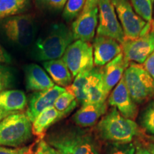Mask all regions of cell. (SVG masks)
<instances>
[{"label": "cell", "mask_w": 154, "mask_h": 154, "mask_svg": "<svg viewBox=\"0 0 154 154\" xmlns=\"http://www.w3.org/2000/svg\"><path fill=\"white\" fill-rule=\"evenodd\" d=\"M46 141L59 154H100L99 143L92 133L79 126L53 131Z\"/></svg>", "instance_id": "6da1fadb"}, {"label": "cell", "mask_w": 154, "mask_h": 154, "mask_svg": "<svg viewBox=\"0 0 154 154\" xmlns=\"http://www.w3.org/2000/svg\"><path fill=\"white\" fill-rule=\"evenodd\" d=\"M96 130L99 138L111 143H131L140 134L139 126L135 121L125 118L114 107L102 117Z\"/></svg>", "instance_id": "7a4b0ae2"}, {"label": "cell", "mask_w": 154, "mask_h": 154, "mask_svg": "<svg viewBox=\"0 0 154 154\" xmlns=\"http://www.w3.org/2000/svg\"><path fill=\"white\" fill-rule=\"evenodd\" d=\"M74 40L72 29L62 23L54 24L35 42L33 55L39 61L61 59Z\"/></svg>", "instance_id": "3957f363"}, {"label": "cell", "mask_w": 154, "mask_h": 154, "mask_svg": "<svg viewBox=\"0 0 154 154\" xmlns=\"http://www.w3.org/2000/svg\"><path fill=\"white\" fill-rule=\"evenodd\" d=\"M32 136V123L26 113L17 112L0 122V146L19 147Z\"/></svg>", "instance_id": "277c9868"}, {"label": "cell", "mask_w": 154, "mask_h": 154, "mask_svg": "<svg viewBox=\"0 0 154 154\" xmlns=\"http://www.w3.org/2000/svg\"><path fill=\"white\" fill-rule=\"evenodd\" d=\"M123 79L131 96L137 104H142L153 99L154 79L143 65L130 62Z\"/></svg>", "instance_id": "5b68a950"}, {"label": "cell", "mask_w": 154, "mask_h": 154, "mask_svg": "<svg viewBox=\"0 0 154 154\" xmlns=\"http://www.w3.org/2000/svg\"><path fill=\"white\" fill-rule=\"evenodd\" d=\"M2 28L7 37L21 47L30 46L36 34V23L29 15L9 17L3 23Z\"/></svg>", "instance_id": "8992f818"}, {"label": "cell", "mask_w": 154, "mask_h": 154, "mask_svg": "<svg viewBox=\"0 0 154 154\" xmlns=\"http://www.w3.org/2000/svg\"><path fill=\"white\" fill-rule=\"evenodd\" d=\"M62 59L75 78L81 72L94 68L93 47L90 42L76 40L67 48Z\"/></svg>", "instance_id": "52a82bcc"}, {"label": "cell", "mask_w": 154, "mask_h": 154, "mask_svg": "<svg viewBox=\"0 0 154 154\" xmlns=\"http://www.w3.org/2000/svg\"><path fill=\"white\" fill-rule=\"evenodd\" d=\"M99 22L96 35L112 38L120 44L124 42V31L119 22L111 0H100L99 5Z\"/></svg>", "instance_id": "ba28073f"}, {"label": "cell", "mask_w": 154, "mask_h": 154, "mask_svg": "<svg viewBox=\"0 0 154 154\" xmlns=\"http://www.w3.org/2000/svg\"><path fill=\"white\" fill-rule=\"evenodd\" d=\"M125 38H136L140 36L147 22L135 12L128 0H111Z\"/></svg>", "instance_id": "9c48e42d"}, {"label": "cell", "mask_w": 154, "mask_h": 154, "mask_svg": "<svg viewBox=\"0 0 154 154\" xmlns=\"http://www.w3.org/2000/svg\"><path fill=\"white\" fill-rule=\"evenodd\" d=\"M121 44L127 60L143 64L154 51V26L148 33L136 38H124Z\"/></svg>", "instance_id": "30bf717a"}, {"label": "cell", "mask_w": 154, "mask_h": 154, "mask_svg": "<svg viewBox=\"0 0 154 154\" xmlns=\"http://www.w3.org/2000/svg\"><path fill=\"white\" fill-rule=\"evenodd\" d=\"M107 103L116 108L125 118L135 121L137 117L138 104L131 96L123 78L109 94Z\"/></svg>", "instance_id": "8fae6325"}, {"label": "cell", "mask_w": 154, "mask_h": 154, "mask_svg": "<svg viewBox=\"0 0 154 154\" xmlns=\"http://www.w3.org/2000/svg\"><path fill=\"white\" fill-rule=\"evenodd\" d=\"M65 91V88L55 85L49 89L37 91L32 94L29 101L26 112V115L32 123L42 111L48 108L53 107L58 97Z\"/></svg>", "instance_id": "7c38bea8"}, {"label": "cell", "mask_w": 154, "mask_h": 154, "mask_svg": "<svg viewBox=\"0 0 154 154\" xmlns=\"http://www.w3.org/2000/svg\"><path fill=\"white\" fill-rule=\"evenodd\" d=\"M98 22V7L81 13L72 25V32L74 39L91 42L95 36Z\"/></svg>", "instance_id": "4fadbf2b"}, {"label": "cell", "mask_w": 154, "mask_h": 154, "mask_svg": "<svg viewBox=\"0 0 154 154\" xmlns=\"http://www.w3.org/2000/svg\"><path fill=\"white\" fill-rule=\"evenodd\" d=\"M94 66H105L117 56L122 53L121 44L112 38L103 36H96L93 44Z\"/></svg>", "instance_id": "5bb4252c"}, {"label": "cell", "mask_w": 154, "mask_h": 154, "mask_svg": "<svg viewBox=\"0 0 154 154\" xmlns=\"http://www.w3.org/2000/svg\"><path fill=\"white\" fill-rule=\"evenodd\" d=\"M129 63L122 52L101 68L103 88L108 96L123 78Z\"/></svg>", "instance_id": "9a60e30c"}, {"label": "cell", "mask_w": 154, "mask_h": 154, "mask_svg": "<svg viewBox=\"0 0 154 154\" xmlns=\"http://www.w3.org/2000/svg\"><path fill=\"white\" fill-rule=\"evenodd\" d=\"M108 111L107 101L97 103H86L74 113L72 120L77 126L87 128L95 125Z\"/></svg>", "instance_id": "2e32d148"}, {"label": "cell", "mask_w": 154, "mask_h": 154, "mask_svg": "<svg viewBox=\"0 0 154 154\" xmlns=\"http://www.w3.org/2000/svg\"><path fill=\"white\" fill-rule=\"evenodd\" d=\"M26 87L29 91H42L54 86L53 82L45 71L36 63H31L25 68Z\"/></svg>", "instance_id": "e0dca14e"}, {"label": "cell", "mask_w": 154, "mask_h": 154, "mask_svg": "<svg viewBox=\"0 0 154 154\" xmlns=\"http://www.w3.org/2000/svg\"><path fill=\"white\" fill-rule=\"evenodd\" d=\"M43 66L57 86L66 88L72 84V74L62 58L45 61L43 63Z\"/></svg>", "instance_id": "ac0fdd59"}, {"label": "cell", "mask_w": 154, "mask_h": 154, "mask_svg": "<svg viewBox=\"0 0 154 154\" xmlns=\"http://www.w3.org/2000/svg\"><path fill=\"white\" fill-rule=\"evenodd\" d=\"M66 116L65 113L58 111L54 107H50L42 111L32 122V134L38 136L39 140L51 125Z\"/></svg>", "instance_id": "d6986e66"}, {"label": "cell", "mask_w": 154, "mask_h": 154, "mask_svg": "<svg viewBox=\"0 0 154 154\" xmlns=\"http://www.w3.org/2000/svg\"><path fill=\"white\" fill-rule=\"evenodd\" d=\"M86 103H97L106 101L109 96L104 91L102 82L101 69L100 67L94 68L90 73L86 86Z\"/></svg>", "instance_id": "ffe728a7"}, {"label": "cell", "mask_w": 154, "mask_h": 154, "mask_svg": "<svg viewBox=\"0 0 154 154\" xmlns=\"http://www.w3.org/2000/svg\"><path fill=\"white\" fill-rule=\"evenodd\" d=\"M27 105L24 92L20 90H7L0 93V107L10 112H19Z\"/></svg>", "instance_id": "44dd1931"}, {"label": "cell", "mask_w": 154, "mask_h": 154, "mask_svg": "<svg viewBox=\"0 0 154 154\" xmlns=\"http://www.w3.org/2000/svg\"><path fill=\"white\" fill-rule=\"evenodd\" d=\"M91 72V70L81 72L75 77L72 84L65 88L74 94L76 97L77 103L82 106L87 103L86 86H87L88 76Z\"/></svg>", "instance_id": "7402d4cb"}, {"label": "cell", "mask_w": 154, "mask_h": 154, "mask_svg": "<svg viewBox=\"0 0 154 154\" xmlns=\"http://www.w3.org/2000/svg\"><path fill=\"white\" fill-rule=\"evenodd\" d=\"M26 4V0H0V20L22 12Z\"/></svg>", "instance_id": "603a6c76"}, {"label": "cell", "mask_w": 154, "mask_h": 154, "mask_svg": "<svg viewBox=\"0 0 154 154\" xmlns=\"http://www.w3.org/2000/svg\"><path fill=\"white\" fill-rule=\"evenodd\" d=\"M78 104L76 97L72 92L66 89L63 93L58 97L54 107L59 112L65 113L66 116L70 113Z\"/></svg>", "instance_id": "cb8c5ba5"}, {"label": "cell", "mask_w": 154, "mask_h": 154, "mask_svg": "<svg viewBox=\"0 0 154 154\" xmlns=\"http://www.w3.org/2000/svg\"><path fill=\"white\" fill-rule=\"evenodd\" d=\"M140 125L146 132L154 135V99L150 100L139 117Z\"/></svg>", "instance_id": "d4e9b609"}, {"label": "cell", "mask_w": 154, "mask_h": 154, "mask_svg": "<svg viewBox=\"0 0 154 154\" xmlns=\"http://www.w3.org/2000/svg\"><path fill=\"white\" fill-rule=\"evenodd\" d=\"M131 6L140 17L146 22H153V2L151 0H131Z\"/></svg>", "instance_id": "484cf974"}, {"label": "cell", "mask_w": 154, "mask_h": 154, "mask_svg": "<svg viewBox=\"0 0 154 154\" xmlns=\"http://www.w3.org/2000/svg\"><path fill=\"white\" fill-rule=\"evenodd\" d=\"M86 0H67L66 5L63 7V18L66 22H70L75 18H77L85 6Z\"/></svg>", "instance_id": "4316f807"}, {"label": "cell", "mask_w": 154, "mask_h": 154, "mask_svg": "<svg viewBox=\"0 0 154 154\" xmlns=\"http://www.w3.org/2000/svg\"><path fill=\"white\" fill-rule=\"evenodd\" d=\"M136 147L132 143H111L108 146L106 154H134Z\"/></svg>", "instance_id": "83f0119b"}, {"label": "cell", "mask_w": 154, "mask_h": 154, "mask_svg": "<svg viewBox=\"0 0 154 154\" xmlns=\"http://www.w3.org/2000/svg\"><path fill=\"white\" fill-rule=\"evenodd\" d=\"M12 79L13 75L10 69L0 65V93L10 86Z\"/></svg>", "instance_id": "f1b7e54d"}, {"label": "cell", "mask_w": 154, "mask_h": 154, "mask_svg": "<svg viewBox=\"0 0 154 154\" xmlns=\"http://www.w3.org/2000/svg\"><path fill=\"white\" fill-rule=\"evenodd\" d=\"M33 154H59L54 148L50 146L46 140H39Z\"/></svg>", "instance_id": "f546056e"}, {"label": "cell", "mask_w": 154, "mask_h": 154, "mask_svg": "<svg viewBox=\"0 0 154 154\" xmlns=\"http://www.w3.org/2000/svg\"><path fill=\"white\" fill-rule=\"evenodd\" d=\"M0 154H33V151L31 146L10 149L0 146Z\"/></svg>", "instance_id": "4dcf8cb0"}, {"label": "cell", "mask_w": 154, "mask_h": 154, "mask_svg": "<svg viewBox=\"0 0 154 154\" xmlns=\"http://www.w3.org/2000/svg\"><path fill=\"white\" fill-rule=\"evenodd\" d=\"M66 2L67 0H39V2L44 7L57 10L64 7Z\"/></svg>", "instance_id": "1f68e13d"}, {"label": "cell", "mask_w": 154, "mask_h": 154, "mask_svg": "<svg viewBox=\"0 0 154 154\" xmlns=\"http://www.w3.org/2000/svg\"><path fill=\"white\" fill-rule=\"evenodd\" d=\"M142 65L154 79V51Z\"/></svg>", "instance_id": "d6a6232c"}, {"label": "cell", "mask_w": 154, "mask_h": 154, "mask_svg": "<svg viewBox=\"0 0 154 154\" xmlns=\"http://www.w3.org/2000/svg\"><path fill=\"white\" fill-rule=\"evenodd\" d=\"M99 2L100 0H86L85 6H84V8L83 9L82 12L91 10V9L96 8V7H98Z\"/></svg>", "instance_id": "836d02e7"}, {"label": "cell", "mask_w": 154, "mask_h": 154, "mask_svg": "<svg viewBox=\"0 0 154 154\" xmlns=\"http://www.w3.org/2000/svg\"><path fill=\"white\" fill-rule=\"evenodd\" d=\"M11 57L0 45V63H10Z\"/></svg>", "instance_id": "e575fe53"}, {"label": "cell", "mask_w": 154, "mask_h": 154, "mask_svg": "<svg viewBox=\"0 0 154 154\" xmlns=\"http://www.w3.org/2000/svg\"><path fill=\"white\" fill-rule=\"evenodd\" d=\"M17 113V112H10V111H6L5 109H3L2 108L0 107V122H1L3 119H5V118H7V116H9V115L12 114V113Z\"/></svg>", "instance_id": "d590c367"}, {"label": "cell", "mask_w": 154, "mask_h": 154, "mask_svg": "<svg viewBox=\"0 0 154 154\" xmlns=\"http://www.w3.org/2000/svg\"><path fill=\"white\" fill-rule=\"evenodd\" d=\"M134 154H151L149 150L144 147H136Z\"/></svg>", "instance_id": "8d00e7d4"}, {"label": "cell", "mask_w": 154, "mask_h": 154, "mask_svg": "<svg viewBox=\"0 0 154 154\" xmlns=\"http://www.w3.org/2000/svg\"><path fill=\"white\" fill-rule=\"evenodd\" d=\"M147 149L151 152V154H154V143H151L148 144Z\"/></svg>", "instance_id": "74e56055"}, {"label": "cell", "mask_w": 154, "mask_h": 154, "mask_svg": "<svg viewBox=\"0 0 154 154\" xmlns=\"http://www.w3.org/2000/svg\"><path fill=\"white\" fill-rule=\"evenodd\" d=\"M151 2H153V3H154V0H151Z\"/></svg>", "instance_id": "f35d334b"}, {"label": "cell", "mask_w": 154, "mask_h": 154, "mask_svg": "<svg viewBox=\"0 0 154 154\" xmlns=\"http://www.w3.org/2000/svg\"><path fill=\"white\" fill-rule=\"evenodd\" d=\"M152 139H153V140H154V136H153V138H152Z\"/></svg>", "instance_id": "ab89813d"}, {"label": "cell", "mask_w": 154, "mask_h": 154, "mask_svg": "<svg viewBox=\"0 0 154 154\" xmlns=\"http://www.w3.org/2000/svg\"><path fill=\"white\" fill-rule=\"evenodd\" d=\"M153 24H154V20H153Z\"/></svg>", "instance_id": "60d3db41"}]
</instances>
